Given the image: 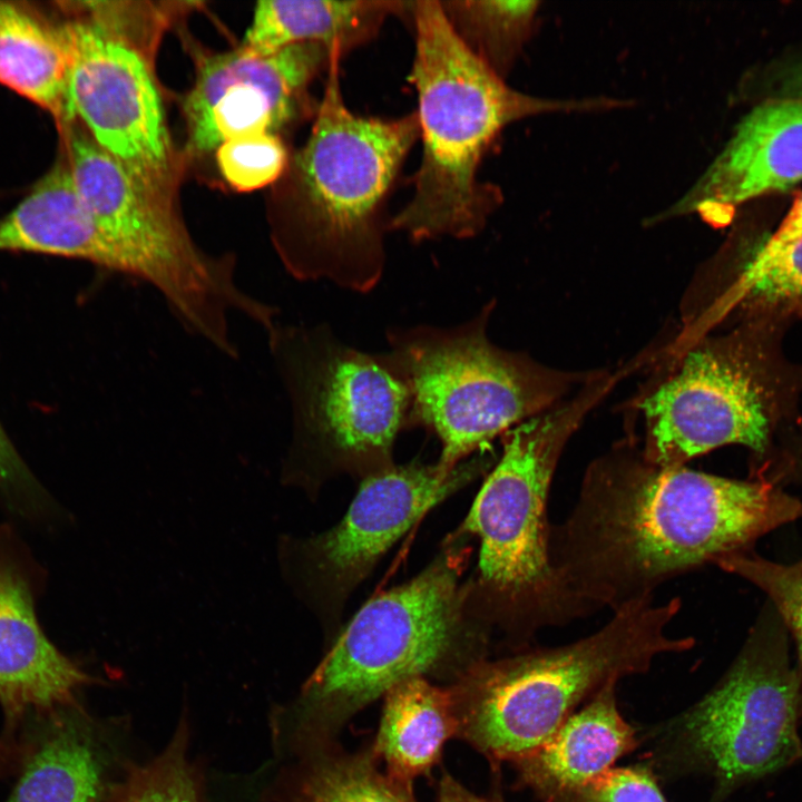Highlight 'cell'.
<instances>
[{"label":"cell","instance_id":"obj_1","mask_svg":"<svg viewBox=\"0 0 802 802\" xmlns=\"http://www.w3.org/2000/svg\"><path fill=\"white\" fill-rule=\"evenodd\" d=\"M800 516L771 482L661 466L629 438L588 466L569 517L550 526V558L595 612H615Z\"/></svg>","mask_w":802,"mask_h":802},{"label":"cell","instance_id":"obj_2","mask_svg":"<svg viewBox=\"0 0 802 802\" xmlns=\"http://www.w3.org/2000/svg\"><path fill=\"white\" fill-rule=\"evenodd\" d=\"M341 60L332 56L311 133L278 180L272 238L295 280L368 293L384 273L387 199L420 125L417 111L354 114L343 99Z\"/></svg>","mask_w":802,"mask_h":802},{"label":"cell","instance_id":"obj_3","mask_svg":"<svg viewBox=\"0 0 802 802\" xmlns=\"http://www.w3.org/2000/svg\"><path fill=\"white\" fill-rule=\"evenodd\" d=\"M422 156L410 200L390 218L389 231L412 242L471 238L500 206L498 186L481 182L479 166L505 127L541 114L622 107L609 98L559 100L534 97L506 84L458 39L439 0L410 1Z\"/></svg>","mask_w":802,"mask_h":802},{"label":"cell","instance_id":"obj_4","mask_svg":"<svg viewBox=\"0 0 802 802\" xmlns=\"http://www.w3.org/2000/svg\"><path fill=\"white\" fill-rule=\"evenodd\" d=\"M624 371L596 373L550 409L508 430L463 529L480 540L479 586L490 617L526 646L542 628L595 610L555 569L547 501L561 453Z\"/></svg>","mask_w":802,"mask_h":802},{"label":"cell","instance_id":"obj_5","mask_svg":"<svg viewBox=\"0 0 802 802\" xmlns=\"http://www.w3.org/2000/svg\"><path fill=\"white\" fill-rule=\"evenodd\" d=\"M681 608L678 597L637 600L576 642L473 664L451 688L457 734L490 761L514 763L605 686L647 672L661 655L688 651L693 638L667 630Z\"/></svg>","mask_w":802,"mask_h":802},{"label":"cell","instance_id":"obj_6","mask_svg":"<svg viewBox=\"0 0 802 802\" xmlns=\"http://www.w3.org/2000/svg\"><path fill=\"white\" fill-rule=\"evenodd\" d=\"M267 335L292 411L283 479L392 467L398 434L413 427L410 387L392 354L350 346L327 324L276 323Z\"/></svg>","mask_w":802,"mask_h":802},{"label":"cell","instance_id":"obj_7","mask_svg":"<svg viewBox=\"0 0 802 802\" xmlns=\"http://www.w3.org/2000/svg\"><path fill=\"white\" fill-rule=\"evenodd\" d=\"M495 301L454 326L428 324L387 331L412 395V426L433 432L438 462L454 467L495 437L560 402L595 372L544 365L496 345L487 333Z\"/></svg>","mask_w":802,"mask_h":802},{"label":"cell","instance_id":"obj_8","mask_svg":"<svg viewBox=\"0 0 802 802\" xmlns=\"http://www.w3.org/2000/svg\"><path fill=\"white\" fill-rule=\"evenodd\" d=\"M801 726L798 671L781 627L766 622L708 693L649 732L647 766L710 775L722 799L802 759Z\"/></svg>","mask_w":802,"mask_h":802},{"label":"cell","instance_id":"obj_9","mask_svg":"<svg viewBox=\"0 0 802 802\" xmlns=\"http://www.w3.org/2000/svg\"><path fill=\"white\" fill-rule=\"evenodd\" d=\"M634 401L644 457L666 467L727 444L764 454L784 405V380L757 322L668 349Z\"/></svg>","mask_w":802,"mask_h":802},{"label":"cell","instance_id":"obj_10","mask_svg":"<svg viewBox=\"0 0 802 802\" xmlns=\"http://www.w3.org/2000/svg\"><path fill=\"white\" fill-rule=\"evenodd\" d=\"M459 559L444 557L364 605L306 681V731L329 736L399 683L423 677L453 654L462 596Z\"/></svg>","mask_w":802,"mask_h":802},{"label":"cell","instance_id":"obj_11","mask_svg":"<svg viewBox=\"0 0 802 802\" xmlns=\"http://www.w3.org/2000/svg\"><path fill=\"white\" fill-rule=\"evenodd\" d=\"M71 50L75 119L148 193L176 207L182 163L175 150L151 61L72 2H60Z\"/></svg>","mask_w":802,"mask_h":802},{"label":"cell","instance_id":"obj_12","mask_svg":"<svg viewBox=\"0 0 802 802\" xmlns=\"http://www.w3.org/2000/svg\"><path fill=\"white\" fill-rule=\"evenodd\" d=\"M482 466L480 459L454 467L393 464L364 477L338 526L311 538L280 541L283 571L301 590L344 597L430 508Z\"/></svg>","mask_w":802,"mask_h":802},{"label":"cell","instance_id":"obj_13","mask_svg":"<svg viewBox=\"0 0 802 802\" xmlns=\"http://www.w3.org/2000/svg\"><path fill=\"white\" fill-rule=\"evenodd\" d=\"M319 43H300L267 56L234 50L202 56L183 101L187 150L207 155L223 143L252 134H278L315 116L309 89L332 56Z\"/></svg>","mask_w":802,"mask_h":802},{"label":"cell","instance_id":"obj_14","mask_svg":"<svg viewBox=\"0 0 802 802\" xmlns=\"http://www.w3.org/2000/svg\"><path fill=\"white\" fill-rule=\"evenodd\" d=\"M41 569L9 525L0 526V705L4 730L19 731L27 717L74 705L97 683L47 637L36 600Z\"/></svg>","mask_w":802,"mask_h":802},{"label":"cell","instance_id":"obj_15","mask_svg":"<svg viewBox=\"0 0 802 802\" xmlns=\"http://www.w3.org/2000/svg\"><path fill=\"white\" fill-rule=\"evenodd\" d=\"M802 182V97L754 107L695 186L663 216H722Z\"/></svg>","mask_w":802,"mask_h":802},{"label":"cell","instance_id":"obj_16","mask_svg":"<svg viewBox=\"0 0 802 802\" xmlns=\"http://www.w3.org/2000/svg\"><path fill=\"white\" fill-rule=\"evenodd\" d=\"M616 685L605 686L535 750L512 764L541 802H578L585 790L639 744L622 716Z\"/></svg>","mask_w":802,"mask_h":802},{"label":"cell","instance_id":"obj_17","mask_svg":"<svg viewBox=\"0 0 802 802\" xmlns=\"http://www.w3.org/2000/svg\"><path fill=\"white\" fill-rule=\"evenodd\" d=\"M0 252L80 260L119 272L123 257L80 198L60 150L52 166L0 217Z\"/></svg>","mask_w":802,"mask_h":802},{"label":"cell","instance_id":"obj_18","mask_svg":"<svg viewBox=\"0 0 802 802\" xmlns=\"http://www.w3.org/2000/svg\"><path fill=\"white\" fill-rule=\"evenodd\" d=\"M74 705L30 717L20 733L19 775L6 802H98L104 760Z\"/></svg>","mask_w":802,"mask_h":802},{"label":"cell","instance_id":"obj_19","mask_svg":"<svg viewBox=\"0 0 802 802\" xmlns=\"http://www.w3.org/2000/svg\"><path fill=\"white\" fill-rule=\"evenodd\" d=\"M802 311V236L769 253L754 252L730 276L694 280L681 303L682 332L710 334L733 315L765 321ZM759 322V321H757Z\"/></svg>","mask_w":802,"mask_h":802},{"label":"cell","instance_id":"obj_20","mask_svg":"<svg viewBox=\"0 0 802 802\" xmlns=\"http://www.w3.org/2000/svg\"><path fill=\"white\" fill-rule=\"evenodd\" d=\"M70 81L71 50L62 18L28 2L0 0V85L62 129L76 120Z\"/></svg>","mask_w":802,"mask_h":802},{"label":"cell","instance_id":"obj_21","mask_svg":"<svg viewBox=\"0 0 802 802\" xmlns=\"http://www.w3.org/2000/svg\"><path fill=\"white\" fill-rule=\"evenodd\" d=\"M410 1L261 0L241 47L267 56L300 43H319L342 57L373 40L388 17H408Z\"/></svg>","mask_w":802,"mask_h":802},{"label":"cell","instance_id":"obj_22","mask_svg":"<svg viewBox=\"0 0 802 802\" xmlns=\"http://www.w3.org/2000/svg\"><path fill=\"white\" fill-rule=\"evenodd\" d=\"M373 755L383 759L388 775L411 788L412 781L439 760L444 743L458 733L451 689L413 677L385 695Z\"/></svg>","mask_w":802,"mask_h":802},{"label":"cell","instance_id":"obj_23","mask_svg":"<svg viewBox=\"0 0 802 802\" xmlns=\"http://www.w3.org/2000/svg\"><path fill=\"white\" fill-rule=\"evenodd\" d=\"M458 39L506 79L535 30L539 1L439 0Z\"/></svg>","mask_w":802,"mask_h":802},{"label":"cell","instance_id":"obj_24","mask_svg":"<svg viewBox=\"0 0 802 802\" xmlns=\"http://www.w3.org/2000/svg\"><path fill=\"white\" fill-rule=\"evenodd\" d=\"M295 802H414L411 788L374 764L373 754L330 753L304 771Z\"/></svg>","mask_w":802,"mask_h":802},{"label":"cell","instance_id":"obj_25","mask_svg":"<svg viewBox=\"0 0 802 802\" xmlns=\"http://www.w3.org/2000/svg\"><path fill=\"white\" fill-rule=\"evenodd\" d=\"M187 743L183 722L157 757L128 772L110 802H200V776L187 756Z\"/></svg>","mask_w":802,"mask_h":802},{"label":"cell","instance_id":"obj_26","mask_svg":"<svg viewBox=\"0 0 802 802\" xmlns=\"http://www.w3.org/2000/svg\"><path fill=\"white\" fill-rule=\"evenodd\" d=\"M716 564L765 591L792 633L798 651L802 712V559L783 565L743 551L725 556Z\"/></svg>","mask_w":802,"mask_h":802},{"label":"cell","instance_id":"obj_27","mask_svg":"<svg viewBox=\"0 0 802 802\" xmlns=\"http://www.w3.org/2000/svg\"><path fill=\"white\" fill-rule=\"evenodd\" d=\"M290 157L285 143L274 133L236 137L215 150L222 177L237 192H252L278 182Z\"/></svg>","mask_w":802,"mask_h":802},{"label":"cell","instance_id":"obj_28","mask_svg":"<svg viewBox=\"0 0 802 802\" xmlns=\"http://www.w3.org/2000/svg\"><path fill=\"white\" fill-rule=\"evenodd\" d=\"M74 7L104 30L137 49L150 61L160 37L179 8L148 1H72Z\"/></svg>","mask_w":802,"mask_h":802},{"label":"cell","instance_id":"obj_29","mask_svg":"<svg viewBox=\"0 0 802 802\" xmlns=\"http://www.w3.org/2000/svg\"><path fill=\"white\" fill-rule=\"evenodd\" d=\"M0 497L26 518L52 509L51 500L32 475L0 423Z\"/></svg>","mask_w":802,"mask_h":802},{"label":"cell","instance_id":"obj_30","mask_svg":"<svg viewBox=\"0 0 802 802\" xmlns=\"http://www.w3.org/2000/svg\"><path fill=\"white\" fill-rule=\"evenodd\" d=\"M578 802H666L647 765L613 767L583 793Z\"/></svg>","mask_w":802,"mask_h":802},{"label":"cell","instance_id":"obj_31","mask_svg":"<svg viewBox=\"0 0 802 802\" xmlns=\"http://www.w3.org/2000/svg\"><path fill=\"white\" fill-rule=\"evenodd\" d=\"M802 236V194L795 198L791 208L775 231L755 252L769 253Z\"/></svg>","mask_w":802,"mask_h":802},{"label":"cell","instance_id":"obj_32","mask_svg":"<svg viewBox=\"0 0 802 802\" xmlns=\"http://www.w3.org/2000/svg\"><path fill=\"white\" fill-rule=\"evenodd\" d=\"M436 802H501L499 799L479 796L450 775L444 774L439 782Z\"/></svg>","mask_w":802,"mask_h":802},{"label":"cell","instance_id":"obj_33","mask_svg":"<svg viewBox=\"0 0 802 802\" xmlns=\"http://www.w3.org/2000/svg\"><path fill=\"white\" fill-rule=\"evenodd\" d=\"M802 454V453H801Z\"/></svg>","mask_w":802,"mask_h":802}]
</instances>
